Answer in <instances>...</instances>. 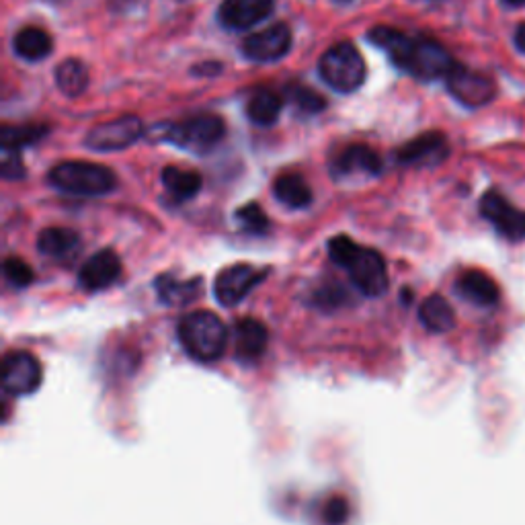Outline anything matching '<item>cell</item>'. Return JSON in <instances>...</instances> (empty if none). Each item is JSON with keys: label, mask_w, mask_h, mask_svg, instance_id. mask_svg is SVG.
Returning a JSON list of instances; mask_svg holds the SVG:
<instances>
[{"label": "cell", "mask_w": 525, "mask_h": 525, "mask_svg": "<svg viewBox=\"0 0 525 525\" xmlns=\"http://www.w3.org/2000/svg\"><path fill=\"white\" fill-rule=\"evenodd\" d=\"M331 169L335 177H351V175L378 177L382 173V158L366 144H353L335 156Z\"/></svg>", "instance_id": "cell-17"}, {"label": "cell", "mask_w": 525, "mask_h": 525, "mask_svg": "<svg viewBox=\"0 0 525 525\" xmlns=\"http://www.w3.org/2000/svg\"><path fill=\"white\" fill-rule=\"evenodd\" d=\"M48 183L62 193L78 197H101L115 189L117 179L111 169L87 163V160H66L48 173Z\"/></svg>", "instance_id": "cell-5"}, {"label": "cell", "mask_w": 525, "mask_h": 525, "mask_svg": "<svg viewBox=\"0 0 525 525\" xmlns=\"http://www.w3.org/2000/svg\"><path fill=\"white\" fill-rule=\"evenodd\" d=\"M50 134L46 124H25V126H5L0 130V144L3 150H21L42 142Z\"/></svg>", "instance_id": "cell-27"}, {"label": "cell", "mask_w": 525, "mask_h": 525, "mask_svg": "<svg viewBox=\"0 0 525 525\" xmlns=\"http://www.w3.org/2000/svg\"><path fill=\"white\" fill-rule=\"evenodd\" d=\"M337 3H351V0H337Z\"/></svg>", "instance_id": "cell-37"}, {"label": "cell", "mask_w": 525, "mask_h": 525, "mask_svg": "<svg viewBox=\"0 0 525 525\" xmlns=\"http://www.w3.org/2000/svg\"><path fill=\"white\" fill-rule=\"evenodd\" d=\"M448 154V138L439 132H427L398 148L396 160L405 167H433L446 160Z\"/></svg>", "instance_id": "cell-13"}, {"label": "cell", "mask_w": 525, "mask_h": 525, "mask_svg": "<svg viewBox=\"0 0 525 525\" xmlns=\"http://www.w3.org/2000/svg\"><path fill=\"white\" fill-rule=\"evenodd\" d=\"M448 91L466 107H482L495 99L497 87L489 76L472 72L458 64L446 78Z\"/></svg>", "instance_id": "cell-12"}, {"label": "cell", "mask_w": 525, "mask_h": 525, "mask_svg": "<svg viewBox=\"0 0 525 525\" xmlns=\"http://www.w3.org/2000/svg\"><path fill=\"white\" fill-rule=\"evenodd\" d=\"M318 72L325 83L337 93L357 91L366 80V62L351 42L331 46L318 62Z\"/></svg>", "instance_id": "cell-6"}, {"label": "cell", "mask_w": 525, "mask_h": 525, "mask_svg": "<svg viewBox=\"0 0 525 525\" xmlns=\"http://www.w3.org/2000/svg\"><path fill=\"white\" fill-rule=\"evenodd\" d=\"M281 107H284V97L271 89H259L247 105V115L257 126H273L279 119Z\"/></svg>", "instance_id": "cell-25"}, {"label": "cell", "mask_w": 525, "mask_h": 525, "mask_svg": "<svg viewBox=\"0 0 525 525\" xmlns=\"http://www.w3.org/2000/svg\"><path fill=\"white\" fill-rule=\"evenodd\" d=\"M154 286L160 302H165L167 306H187L201 294L199 277L183 281L171 273H165L156 279Z\"/></svg>", "instance_id": "cell-20"}, {"label": "cell", "mask_w": 525, "mask_h": 525, "mask_svg": "<svg viewBox=\"0 0 525 525\" xmlns=\"http://www.w3.org/2000/svg\"><path fill=\"white\" fill-rule=\"evenodd\" d=\"M480 216L507 240H525V212L517 210L499 191H487L480 197Z\"/></svg>", "instance_id": "cell-10"}, {"label": "cell", "mask_w": 525, "mask_h": 525, "mask_svg": "<svg viewBox=\"0 0 525 525\" xmlns=\"http://www.w3.org/2000/svg\"><path fill=\"white\" fill-rule=\"evenodd\" d=\"M191 72L197 76H216L222 72V64L220 62H201V64H195Z\"/></svg>", "instance_id": "cell-33"}, {"label": "cell", "mask_w": 525, "mask_h": 525, "mask_svg": "<svg viewBox=\"0 0 525 525\" xmlns=\"http://www.w3.org/2000/svg\"><path fill=\"white\" fill-rule=\"evenodd\" d=\"M286 99L300 111L306 115H316L322 109L327 107V101L322 95H318L316 91L304 87V85H288L286 87Z\"/></svg>", "instance_id": "cell-28"}, {"label": "cell", "mask_w": 525, "mask_h": 525, "mask_svg": "<svg viewBox=\"0 0 525 525\" xmlns=\"http://www.w3.org/2000/svg\"><path fill=\"white\" fill-rule=\"evenodd\" d=\"M5 277L11 281L15 288H27L31 281L35 279V273L29 267V263H25L23 259L9 257L5 261Z\"/></svg>", "instance_id": "cell-30"}, {"label": "cell", "mask_w": 525, "mask_h": 525, "mask_svg": "<svg viewBox=\"0 0 525 525\" xmlns=\"http://www.w3.org/2000/svg\"><path fill=\"white\" fill-rule=\"evenodd\" d=\"M269 343V331L261 320L247 316L234 325V355L242 363H255L263 357Z\"/></svg>", "instance_id": "cell-16"}, {"label": "cell", "mask_w": 525, "mask_h": 525, "mask_svg": "<svg viewBox=\"0 0 525 525\" xmlns=\"http://www.w3.org/2000/svg\"><path fill=\"white\" fill-rule=\"evenodd\" d=\"M292 48V29L286 23H275L263 31L249 35L242 42V56L251 62L267 64L284 58Z\"/></svg>", "instance_id": "cell-11"}, {"label": "cell", "mask_w": 525, "mask_h": 525, "mask_svg": "<svg viewBox=\"0 0 525 525\" xmlns=\"http://www.w3.org/2000/svg\"><path fill=\"white\" fill-rule=\"evenodd\" d=\"M419 320L431 333H450L456 327V312L446 298L433 294L423 300L419 308Z\"/></svg>", "instance_id": "cell-22"}, {"label": "cell", "mask_w": 525, "mask_h": 525, "mask_svg": "<svg viewBox=\"0 0 525 525\" xmlns=\"http://www.w3.org/2000/svg\"><path fill=\"white\" fill-rule=\"evenodd\" d=\"M124 265L115 251L103 249L89 257L78 271V286L87 292H101L119 281Z\"/></svg>", "instance_id": "cell-14"}, {"label": "cell", "mask_w": 525, "mask_h": 525, "mask_svg": "<svg viewBox=\"0 0 525 525\" xmlns=\"http://www.w3.org/2000/svg\"><path fill=\"white\" fill-rule=\"evenodd\" d=\"M273 9L275 0H224L218 9V19L230 31H247L265 21Z\"/></svg>", "instance_id": "cell-15"}, {"label": "cell", "mask_w": 525, "mask_h": 525, "mask_svg": "<svg viewBox=\"0 0 525 525\" xmlns=\"http://www.w3.org/2000/svg\"><path fill=\"white\" fill-rule=\"evenodd\" d=\"M163 185L167 187L169 195L175 201H187L199 193L201 185H204V179H201V175L195 171L167 167L163 171Z\"/></svg>", "instance_id": "cell-26"}, {"label": "cell", "mask_w": 525, "mask_h": 525, "mask_svg": "<svg viewBox=\"0 0 525 525\" xmlns=\"http://www.w3.org/2000/svg\"><path fill=\"white\" fill-rule=\"evenodd\" d=\"M44 382V368L29 351H9L3 359V388L11 396H27Z\"/></svg>", "instance_id": "cell-8"}, {"label": "cell", "mask_w": 525, "mask_h": 525, "mask_svg": "<svg viewBox=\"0 0 525 525\" xmlns=\"http://www.w3.org/2000/svg\"><path fill=\"white\" fill-rule=\"evenodd\" d=\"M146 136H150V140L169 142L195 154H206L224 140L226 124L220 115L206 113L179 121V124H160L158 128L146 132Z\"/></svg>", "instance_id": "cell-4"}, {"label": "cell", "mask_w": 525, "mask_h": 525, "mask_svg": "<svg viewBox=\"0 0 525 525\" xmlns=\"http://www.w3.org/2000/svg\"><path fill=\"white\" fill-rule=\"evenodd\" d=\"M273 195L292 210H302L312 204V189L298 173L279 175L273 183Z\"/></svg>", "instance_id": "cell-23"}, {"label": "cell", "mask_w": 525, "mask_h": 525, "mask_svg": "<svg viewBox=\"0 0 525 525\" xmlns=\"http://www.w3.org/2000/svg\"><path fill=\"white\" fill-rule=\"evenodd\" d=\"M48 3H62V0H48Z\"/></svg>", "instance_id": "cell-36"}, {"label": "cell", "mask_w": 525, "mask_h": 525, "mask_svg": "<svg viewBox=\"0 0 525 525\" xmlns=\"http://www.w3.org/2000/svg\"><path fill=\"white\" fill-rule=\"evenodd\" d=\"M370 44L384 50L390 62L419 80L448 78L458 66L454 56L439 42L425 35L411 37L394 27L378 25L368 33Z\"/></svg>", "instance_id": "cell-1"}, {"label": "cell", "mask_w": 525, "mask_h": 525, "mask_svg": "<svg viewBox=\"0 0 525 525\" xmlns=\"http://www.w3.org/2000/svg\"><path fill=\"white\" fill-rule=\"evenodd\" d=\"M329 255L333 263L347 269L353 286L368 298H380L388 292L390 277L384 257L368 247H359L355 240L339 234L329 240Z\"/></svg>", "instance_id": "cell-2"}, {"label": "cell", "mask_w": 525, "mask_h": 525, "mask_svg": "<svg viewBox=\"0 0 525 525\" xmlns=\"http://www.w3.org/2000/svg\"><path fill=\"white\" fill-rule=\"evenodd\" d=\"M267 277V269L251 263H236L224 267L214 279V296L218 304L232 308L245 300Z\"/></svg>", "instance_id": "cell-7"}, {"label": "cell", "mask_w": 525, "mask_h": 525, "mask_svg": "<svg viewBox=\"0 0 525 525\" xmlns=\"http://www.w3.org/2000/svg\"><path fill=\"white\" fill-rule=\"evenodd\" d=\"M144 124L138 115H124L95 126L85 138V146L97 152L126 150L144 136Z\"/></svg>", "instance_id": "cell-9"}, {"label": "cell", "mask_w": 525, "mask_h": 525, "mask_svg": "<svg viewBox=\"0 0 525 525\" xmlns=\"http://www.w3.org/2000/svg\"><path fill=\"white\" fill-rule=\"evenodd\" d=\"M513 42H515V48H517L521 54H525V23H521V25L515 29Z\"/></svg>", "instance_id": "cell-34"}, {"label": "cell", "mask_w": 525, "mask_h": 525, "mask_svg": "<svg viewBox=\"0 0 525 525\" xmlns=\"http://www.w3.org/2000/svg\"><path fill=\"white\" fill-rule=\"evenodd\" d=\"M236 220L240 226L251 234H267L269 230V218L257 204H247L236 212Z\"/></svg>", "instance_id": "cell-29"}, {"label": "cell", "mask_w": 525, "mask_h": 525, "mask_svg": "<svg viewBox=\"0 0 525 525\" xmlns=\"http://www.w3.org/2000/svg\"><path fill=\"white\" fill-rule=\"evenodd\" d=\"M54 42L46 29L42 27H23L13 37V50L25 62H39L52 54Z\"/></svg>", "instance_id": "cell-21"}, {"label": "cell", "mask_w": 525, "mask_h": 525, "mask_svg": "<svg viewBox=\"0 0 525 525\" xmlns=\"http://www.w3.org/2000/svg\"><path fill=\"white\" fill-rule=\"evenodd\" d=\"M349 519V503L343 497H331L322 507V521L327 525H343Z\"/></svg>", "instance_id": "cell-31"}, {"label": "cell", "mask_w": 525, "mask_h": 525, "mask_svg": "<svg viewBox=\"0 0 525 525\" xmlns=\"http://www.w3.org/2000/svg\"><path fill=\"white\" fill-rule=\"evenodd\" d=\"M56 85L66 97H80L89 87V68L76 58L60 62L56 68Z\"/></svg>", "instance_id": "cell-24"}, {"label": "cell", "mask_w": 525, "mask_h": 525, "mask_svg": "<svg viewBox=\"0 0 525 525\" xmlns=\"http://www.w3.org/2000/svg\"><path fill=\"white\" fill-rule=\"evenodd\" d=\"M501 3L507 7H523L525 0H501Z\"/></svg>", "instance_id": "cell-35"}, {"label": "cell", "mask_w": 525, "mask_h": 525, "mask_svg": "<svg viewBox=\"0 0 525 525\" xmlns=\"http://www.w3.org/2000/svg\"><path fill=\"white\" fill-rule=\"evenodd\" d=\"M0 173L7 181H19L25 177V165L21 160L19 150H3V163H0Z\"/></svg>", "instance_id": "cell-32"}, {"label": "cell", "mask_w": 525, "mask_h": 525, "mask_svg": "<svg viewBox=\"0 0 525 525\" xmlns=\"http://www.w3.org/2000/svg\"><path fill=\"white\" fill-rule=\"evenodd\" d=\"M177 337L185 353L201 363L218 361L228 349V329L210 310H195L179 320Z\"/></svg>", "instance_id": "cell-3"}, {"label": "cell", "mask_w": 525, "mask_h": 525, "mask_svg": "<svg viewBox=\"0 0 525 525\" xmlns=\"http://www.w3.org/2000/svg\"><path fill=\"white\" fill-rule=\"evenodd\" d=\"M80 249V236L70 228H46L37 236V251L50 259H70Z\"/></svg>", "instance_id": "cell-19"}, {"label": "cell", "mask_w": 525, "mask_h": 525, "mask_svg": "<svg viewBox=\"0 0 525 525\" xmlns=\"http://www.w3.org/2000/svg\"><path fill=\"white\" fill-rule=\"evenodd\" d=\"M456 292L460 298L480 308L495 306L501 296L497 281L489 273L478 269H468L460 273V277L456 279Z\"/></svg>", "instance_id": "cell-18"}]
</instances>
